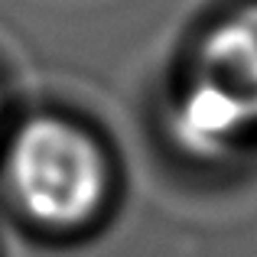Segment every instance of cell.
Returning a JSON list of instances; mask_svg holds the SVG:
<instances>
[{"mask_svg":"<svg viewBox=\"0 0 257 257\" xmlns=\"http://www.w3.org/2000/svg\"><path fill=\"white\" fill-rule=\"evenodd\" d=\"M257 131V4L238 7L202 36L170 107L186 153L218 160Z\"/></svg>","mask_w":257,"mask_h":257,"instance_id":"obj_1","label":"cell"},{"mask_svg":"<svg viewBox=\"0 0 257 257\" xmlns=\"http://www.w3.org/2000/svg\"><path fill=\"white\" fill-rule=\"evenodd\" d=\"M107 160L98 140L62 117H33L7 150V186L46 228H78L107 199Z\"/></svg>","mask_w":257,"mask_h":257,"instance_id":"obj_2","label":"cell"}]
</instances>
